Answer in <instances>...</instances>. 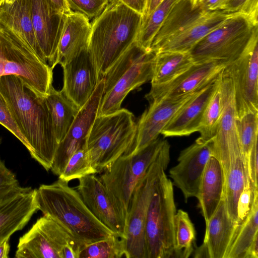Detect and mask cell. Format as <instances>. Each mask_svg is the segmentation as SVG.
I'll use <instances>...</instances> for the list:
<instances>
[{"instance_id": "cell-1", "label": "cell", "mask_w": 258, "mask_h": 258, "mask_svg": "<svg viewBox=\"0 0 258 258\" xmlns=\"http://www.w3.org/2000/svg\"><path fill=\"white\" fill-rule=\"evenodd\" d=\"M0 93L29 144L31 157L50 170L58 143L44 97L14 75L0 77Z\"/></svg>"}, {"instance_id": "cell-2", "label": "cell", "mask_w": 258, "mask_h": 258, "mask_svg": "<svg viewBox=\"0 0 258 258\" xmlns=\"http://www.w3.org/2000/svg\"><path fill=\"white\" fill-rule=\"evenodd\" d=\"M38 210L87 245L115 234L91 213L80 195L59 178L36 189Z\"/></svg>"}, {"instance_id": "cell-3", "label": "cell", "mask_w": 258, "mask_h": 258, "mask_svg": "<svg viewBox=\"0 0 258 258\" xmlns=\"http://www.w3.org/2000/svg\"><path fill=\"white\" fill-rule=\"evenodd\" d=\"M142 17L141 14L118 1L110 3L93 20L88 50L100 79L136 41Z\"/></svg>"}, {"instance_id": "cell-4", "label": "cell", "mask_w": 258, "mask_h": 258, "mask_svg": "<svg viewBox=\"0 0 258 258\" xmlns=\"http://www.w3.org/2000/svg\"><path fill=\"white\" fill-rule=\"evenodd\" d=\"M233 14L208 11L197 0H180L156 34L150 49L157 52H189L199 41Z\"/></svg>"}, {"instance_id": "cell-5", "label": "cell", "mask_w": 258, "mask_h": 258, "mask_svg": "<svg viewBox=\"0 0 258 258\" xmlns=\"http://www.w3.org/2000/svg\"><path fill=\"white\" fill-rule=\"evenodd\" d=\"M137 131L133 114L125 108L97 115L88 134L85 146L98 173L131 150Z\"/></svg>"}, {"instance_id": "cell-6", "label": "cell", "mask_w": 258, "mask_h": 258, "mask_svg": "<svg viewBox=\"0 0 258 258\" xmlns=\"http://www.w3.org/2000/svg\"><path fill=\"white\" fill-rule=\"evenodd\" d=\"M156 54L135 42L119 57L103 77L104 92L97 115L118 110L131 91L151 81Z\"/></svg>"}, {"instance_id": "cell-7", "label": "cell", "mask_w": 258, "mask_h": 258, "mask_svg": "<svg viewBox=\"0 0 258 258\" xmlns=\"http://www.w3.org/2000/svg\"><path fill=\"white\" fill-rule=\"evenodd\" d=\"M258 42V25L234 13L189 50L194 63L217 60L225 66L241 56Z\"/></svg>"}, {"instance_id": "cell-8", "label": "cell", "mask_w": 258, "mask_h": 258, "mask_svg": "<svg viewBox=\"0 0 258 258\" xmlns=\"http://www.w3.org/2000/svg\"><path fill=\"white\" fill-rule=\"evenodd\" d=\"M176 213L173 185L164 170L156 183L147 209L145 229L147 258L173 257Z\"/></svg>"}, {"instance_id": "cell-9", "label": "cell", "mask_w": 258, "mask_h": 258, "mask_svg": "<svg viewBox=\"0 0 258 258\" xmlns=\"http://www.w3.org/2000/svg\"><path fill=\"white\" fill-rule=\"evenodd\" d=\"M170 148L168 142L164 140L157 157L134 189L123 239L125 257L147 258L145 229L147 209L156 183L169 163Z\"/></svg>"}, {"instance_id": "cell-10", "label": "cell", "mask_w": 258, "mask_h": 258, "mask_svg": "<svg viewBox=\"0 0 258 258\" xmlns=\"http://www.w3.org/2000/svg\"><path fill=\"white\" fill-rule=\"evenodd\" d=\"M164 140L159 137L139 152L119 157L99 178L126 218L134 189L157 157Z\"/></svg>"}, {"instance_id": "cell-11", "label": "cell", "mask_w": 258, "mask_h": 258, "mask_svg": "<svg viewBox=\"0 0 258 258\" xmlns=\"http://www.w3.org/2000/svg\"><path fill=\"white\" fill-rule=\"evenodd\" d=\"M52 70L31 49L0 33V77L17 76L39 95L45 97L52 85Z\"/></svg>"}, {"instance_id": "cell-12", "label": "cell", "mask_w": 258, "mask_h": 258, "mask_svg": "<svg viewBox=\"0 0 258 258\" xmlns=\"http://www.w3.org/2000/svg\"><path fill=\"white\" fill-rule=\"evenodd\" d=\"M75 242L82 243L51 217L44 215L19 238L15 257L61 258L63 247Z\"/></svg>"}, {"instance_id": "cell-13", "label": "cell", "mask_w": 258, "mask_h": 258, "mask_svg": "<svg viewBox=\"0 0 258 258\" xmlns=\"http://www.w3.org/2000/svg\"><path fill=\"white\" fill-rule=\"evenodd\" d=\"M224 70L233 82L237 117L258 112L257 42Z\"/></svg>"}, {"instance_id": "cell-14", "label": "cell", "mask_w": 258, "mask_h": 258, "mask_svg": "<svg viewBox=\"0 0 258 258\" xmlns=\"http://www.w3.org/2000/svg\"><path fill=\"white\" fill-rule=\"evenodd\" d=\"M212 156L213 140L199 137L180 152L178 163L169 170L172 184L181 191L185 202L190 198H198L202 176Z\"/></svg>"}, {"instance_id": "cell-15", "label": "cell", "mask_w": 258, "mask_h": 258, "mask_svg": "<svg viewBox=\"0 0 258 258\" xmlns=\"http://www.w3.org/2000/svg\"><path fill=\"white\" fill-rule=\"evenodd\" d=\"M76 189L95 217L118 237L124 239L125 217L99 177L90 174L79 178Z\"/></svg>"}, {"instance_id": "cell-16", "label": "cell", "mask_w": 258, "mask_h": 258, "mask_svg": "<svg viewBox=\"0 0 258 258\" xmlns=\"http://www.w3.org/2000/svg\"><path fill=\"white\" fill-rule=\"evenodd\" d=\"M104 78L99 81L86 104L79 110L64 138L58 144L51 171L59 176L72 155L86 142L91 127L98 114L104 92Z\"/></svg>"}, {"instance_id": "cell-17", "label": "cell", "mask_w": 258, "mask_h": 258, "mask_svg": "<svg viewBox=\"0 0 258 258\" xmlns=\"http://www.w3.org/2000/svg\"><path fill=\"white\" fill-rule=\"evenodd\" d=\"M225 65L217 60L194 63L171 80L151 85L145 96L149 103L165 98H175L202 90L217 78Z\"/></svg>"}, {"instance_id": "cell-18", "label": "cell", "mask_w": 258, "mask_h": 258, "mask_svg": "<svg viewBox=\"0 0 258 258\" xmlns=\"http://www.w3.org/2000/svg\"><path fill=\"white\" fill-rule=\"evenodd\" d=\"M61 67L63 85L61 91L79 110L100 80L94 60L88 48Z\"/></svg>"}, {"instance_id": "cell-19", "label": "cell", "mask_w": 258, "mask_h": 258, "mask_svg": "<svg viewBox=\"0 0 258 258\" xmlns=\"http://www.w3.org/2000/svg\"><path fill=\"white\" fill-rule=\"evenodd\" d=\"M199 91L178 98H165L149 103V106L137 123L134 145L124 156L139 152L157 139L177 111Z\"/></svg>"}, {"instance_id": "cell-20", "label": "cell", "mask_w": 258, "mask_h": 258, "mask_svg": "<svg viewBox=\"0 0 258 258\" xmlns=\"http://www.w3.org/2000/svg\"><path fill=\"white\" fill-rule=\"evenodd\" d=\"M31 18L38 45L53 70L62 32L64 14L47 0H30Z\"/></svg>"}, {"instance_id": "cell-21", "label": "cell", "mask_w": 258, "mask_h": 258, "mask_svg": "<svg viewBox=\"0 0 258 258\" xmlns=\"http://www.w3.org/2000/svg\"><path fill=\"white\" fill-rule=\"evenodd\" d=\"M0 33L29 48L46 61L36 38L30 0H16L12 3L4 2L0 4Z\"/></svg>"}, {"instance_id": "cell-22", "label": "cell", "mask_w": 258, "mask_h": 258, "mask_svg": "<svg viewBox=\"0 0 258 258\" xmlns=\"http://www.w3.org/2000/svg\"><path fill=\"white\" fill-rule=\"evenodd\" d=\"M38 210L36 189L22 187L0 201V243L22 230Z\"/></svg>"}, {"instance_id": "cell-23", "label": "cell", "mask_w": 258, "mask_h": 258, "mask_svg": "<svg viewBox=\"0 0 258 258\" xmlns=\"http://www.w3.org/2000/svg\"><path fill=\"white\" fill-rule=\"evenodd\" d=\"M219 75L177 111L163 128L161 135L164 137H182L198 131L204 110L217 86Z\"/></svg>"}, {"instance_id": "cell-24", "label": "cell", "mask_w": 258, "mask_h": 258, "mask_svg": "<svg viewBox=\"0 0 258 258\" xmlns=\"http://www.w3.org/2000/svg\"><path fill=\"white\" fill-rule=\"evenodd\" d=\"M91 30L90 19L85 15L73 11L64 14L53 68L58 64H65L88 48Z\"/></svg>"}, {"instance_id": "cell-25", "label": "cell", "mask_w": 258, "mask_h": 258, "mask_svg": "<svg viewBox=\"0 0 258 258\" xmlns=\"http://www.w3.org/2000/svg\"><path fill=\"white\" fill-rule=\"evenodd\" d=\"M236 223L229 216L224 198L206 225L204 241L208 258H226Z\"/></svg>"}, {"instance_id": "cell-26", "label": "cell", "mask_w": 258, "mask_h": 258, "mask_svg": "<svg viewBox=\"0 0 258 258\" xmlns=\"http://www.w3.org/2000/svg\"><path fill=\"white\" fill-rule=\"evenodd\" d=\"M224 178L219 160L212 156L205 168L200 185L198 200L206 225L223 198Z\"/></svg>"}, {"instance_id": "cell-27", "label": "cell", "mask_w": 258, "mask_h": 258, "mask_svg": "<svg viewBox=\"0 0 258 258\" xmlns=\"http://www.w3.org/2000/svg\"><path fill=\"white\" fill-rule=\"evenodd\" d=\"M58 144L64 138L79 110L63 94L52 85L44 97Z\"/></svg>"}, {"instance_id": "cell-28", "label": "cell", "mask_w": 258, "mask_h": 258, "mask_svg": "<svg viewBox=\"0 0 258 258\" xmlns=\"http://www.w3.org/2000/svg\"><path fill=\"white\" fill-rule=\"evenodd\" d=\"M194 63L189 52H156L151 85H160L171 80Z\"/></svg>"}, {"instance_id": "cell-29", "label": "cell", "mask_w": 258, "mask_h": 258, "mask_svg": "<svg viewBox=\"0 0 258 258\" xmlns=\"http://www.w3.org/2000/svg\"><path fill=\"white\" fill-rule=\"evenodd\" d=\"M173 257H189L196 247V232L188 213L181 209L176 211L174 220Z\"/></svg>"}, {"instance_id": "cell-30", "label": "cell", "mask_w": 258, "mask_h": 258, "mask_svg": "<svg viewBox=\"0 0 258 258\" xmlns=\"http://www.w3.org/2000/svg\"><path fill=\"white\" fill-rule=\"evenodd\" d=\"M180 0H163L145 19L142 20L137 43L150 50L152 40L174 5Z\"/></svg>"}, {"instance_id": "cell-31", "label": "cell", "mask_w": 258, "mask_h": 258, "mask_svg": "<svg viewBox=\"0 0 258 258\" xmlns=\"http://www.w3.org/2000/svg\"><path fill=\"white\" fill-rule=\"evenodd\" d=\"M258 233V196L255 198L247 219L235 235L226 258H244V254Z\"/></svg>"}, {"instance_id": "cell-32", "label": "cell", "mask_w": 258, "mask_h": 258, "mask_svg": "<svg viewBox=\"0 0 258 258\" xmlns=\"http://www.w3.org/2000/svg\"><path fill=\"white\" fill-rule=\"evenodd\" d=\"M221 113L222 101L219 75L217 86L205 108L200 124L198 131L200 135L199 137L205 141L213 139Z\"/></svg>"}, {"instance_id": "cell-33", "label": "cell", "mask_w": 258, "mask_h": 258, "mask_svg": "<svg viewBox=\"0 0 258 258\" xmlns=\"http://www.w3.org/2000/svg\"><path fill=\"white\" fill-rule=\"evenodd\" d=\"M125 257L123 239L116 234L86 245L79 258H120Z\"/></svg>"}, {"instance_id": "cell-34", "label": "cell", "mask_w": 258, "mask_h": 258, "mask_svg": "<svg viewBox=\"0 0 258 258\" xmlns=\"http://www.w3.org/2000/svg\"><path fill=\"white\" fill-rule=\"evenodd\" d=\"M97 173L91 163L85 143L70 157L58 178L69 182L70 180Z\"/></svg>"}, {"instance_id": "cell-35", "label": "cell", "mask_w": 258, "mask_h": 258, "mask_svg": "<svg viewBox=\"0 0 258 258\" xmlns=\"http://www.w3.org/2000/svg\"><path fill=\"white\" fill-rule=\"evenodd\" d=\"M236 124L239 144L247 166L249 153L258 140V112L248 113L237 117Z\"/></svg>"}, {"instance_id": "cell-36", "label": "cell", "mask_w": 258, "mask_h": 258, "mask_svg": "<svg viewBox=\"0 0 258 258\" xmlns=\"http://www.w3.org/2000/svg\"><path fill=\"white\" fill-rule=\"evenodd\" d=\"M257 196L258 189L255 188L251 182H248L244 187L238 199L237 206V219L232 242L237 231L247 219L251 211L255 198Z\"/></svg>"}, {"instance_id": "cell-37", "label": "cell", "mask_w": 258, "mask_h": 258, "mask_svg": "<svg viewBox=\"0 0 258 258\" xmlns=\"http://www.w3.org/2000/svg\"><path fill=\"white\" fill-rule=\"evenodd\" d=\"M222 11L242 14L253 25H258V0H228Z\"/></svg>"}, {"instance_id": "cell-38", "label": "cell", "mask_w": 258, "mask_h": 258, "mask_svg": "<svg viewBox=\"0 0 258 258\" xmlns=\"http://www.w3.org/2000/svg\"><path fill=\"white\" fill-rule=\"evenodd\" d=\"M71 10L85 15L90 20L98 17L110 0H67Z\"/></svg>"}, {"instance_id": "cell-39", "label": "cell", "mask_w": 258, "mask_h": 258, "mask_svg": "<svg viewBox=\"0 0 258 258\" xmlns=\"http://www.w3.org/2000/svg\"><path fill=\"white\" fill-rule=\"evenodd\" d=\"M0 124L12 133L29 151V144L19 128L8 104L0 93Z\"/></svg>"}, {"instance_id": "cell-40", "label": "cell", "mask_w": 258, "mask_h": 258, "mask_svg": "<svg viewBox=\"0 0 258 258\" xmlns=\"http://www.w3.org/2000/svg\"><path fill=\"white\" fill-rule=\"evenodd\" d=\"M21 187L16 175L0 159V201Z\"/></svg>"}, {"instance_id": "cell-41", "label": "cell", "mask_w": 258, "mask_h": 258, "mask_svg": "<svg viewBox=\"0 0 258 258\" xmlns=\"http://www.w3.org/2000/svg\"><path fill=\"white\" fill-rule=\"evenodd\" d=\"M258 149L257 141H256L249 153L247 160V168L249 178L253 186L258 189L257 187V170H258Z\"/></svg>"}, {"instance_id": "cell-42", "label": "cell", "mask_w": 258, "mask_h": 258, "mask_svg": "<svg viewBox=\"0 0 258 258\" xmlns=\"http://www.w3.org/2000/svg\"><path fill=\"white\" fill-rule=\"evenodd\" d=\"M199 4L208 11H222L228 0H197Z\"/></svg>"}, {"instance_id": "cell-43", "label": "cell", "mask_w": 258, "mask_h": 258, "mask_svg": "<svg viewBox=\"0 0 258 258\" xmlns=\"http://www.w3.org/2000/svg\"><path fill=\"white\" fill-rule=\"evenodd\" d=\"M143 16L146 8L147 0H119Z\"/></svg>"}, {"instance_id": "cell-44", "label": "cell", "mask_w": 258, "mask_h": 258, "mask_svg": "<svg viewBox=\"0 0 258 258\" xmlns=\"http://www.w3.org/2000/svg\"><path fill=\"white\" fill-rule=\"evenodd\" d=\"M244 258H258V233L248 246Z\"/></svg>"}, {"instance_id": "cell-45", "label": "cell", "mask_w": 258, "mask_h": 258, "mask_svg": "<svg viewBox=\"0 0 258 258\" xmlns=\"http://www.w3.org/2000/svg\"><path fill=\"white\" fill-rule=\"evenodd\" d=\"M58 11L63 14L71 12V9L67 0H47Z\"/></svg>"}, {"instance_id": "cell-46", "label": "cell", "mask_w": 258, "mask_h": 258, "mask_svg": "<svg viewBox=\"0 0 258 258\" xmlns=\"http://www.w3.org/2000/svg\"><path fill=\"white\" fill-rule=\"evenodd\" d=\"M163 0H147L146 10L142 20L147 18Z\"/></svg>"}, {"instance_id": "cell-47", "label": "cell", "mask_w": 258, "mask_h": 258, "mask_svg": "<svg viewBox=\"0 0 258 258\" xmlns=\"http://www.w3.org/2000/svg\"><path fill=\"white\" fill-rule=\"evenodd\" d=\"M10 249L9 239L0 243V258H8Z\"/></svg>"}, {"instance_id": "cell-48", "label": "cell", "mask_w": 258, "mask_h": 258, "mask_svg": "<svg viewBox=\"0 0 258 258\" xmlns=\"http://www.w3.org/2000/svg\"><path fill=\"white\" fill-rule=\"evenodd\" d=\"M16 0H6L5 2H6L7 3H13Z\"/></svg>"}, {"instance_id": "cell-49", "label": "cell", "mask_w": 258, "mask_h": 258, "mask_svg": "<svg viewBox=\"0 0 258 258\" xmlns=\"http://www.w3.org/2000/svg\"><path fill=\"white\" fill-rule=\"evenodd\" d=\"M119 0H110V3L117 2Z\"/></svg>"}, {"instance_id": "cell-50", "label": "cell", "mask_w": 258, "mask_h": 258, "mask_svg": "<svg viewBox=\"0 0 258 258\" xmlns=\"http://www.w3.org/2000/svg\"><path fill=\"white\" fill-rule=\"evenodd\" d=\"M6 0H0V4H1L4 2L6 1Z\"/></svg>"}, {"instance_id": "cell-51", "label": "cell", "mask_w": 258, "mask_h": 258, "mask_svg": "<svg viewBox=\"0 0 258 258\" xmlns=\"http://www.w3.org/2000/svg\"><path fill=\"white\" fill-rule=\"evenodd\" d=\"M2 141V137L0 136V145L1 144Z\"/></svg>"}, {"instance_id": "cell-52", "label": "cell", "mask_w": 258, "mask_h": 258, "mask_svg": "<svg viewBox=\"0 0 258 258\" xmlns=\"http://www.w3.org/2000/svg\"></svg>"}]
</instances>
